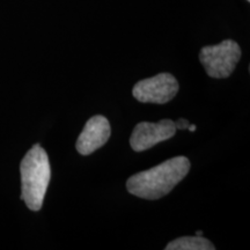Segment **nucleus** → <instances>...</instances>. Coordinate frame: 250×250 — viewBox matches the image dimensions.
Masks as SVG:
<instances>
[{"label":"nucleus","mask_w":250,"mask_h":250,"mask_svg":"<svg viewBox=\"0 0 250 250\" xmlns=\"http://www.w3.org/2000/svg\"><path fill=\"white\" fill-rule=\"evenodd\" d=\"M166 250H214L211 241L203 236H183L168 243Z\"/></svg>","instance_id":"nucleus-7"},{"label":"nucleus","mask_w":250,"mask_h":250,"mask_svg":"<svg viewBox=\"0 0 250 250\" xmlns=\"http://www.w3.org/2000/svg\"><path fill=\"white\" fill-rule=\"evenodd\" d=\"M176 130L175 122L171 120H161L158 123L142 122L134 126L131 134V148L134 152L147 151L156 144L173 138Z\"/></svg>","instance_id":"nucleus-5"},{"label":"nucleus","mask_w":250,"mask_h":250,"mask_svg":"<svg viewBox=\"0 0 250 250\" xmlns=\"http://www.w3.org/2000/svg\"><path fill=\"white\" fill-rule=\"evenodd\" d=\"M247 1H250V0H247Z\"/></svg>","instance_id":"nucleus-11"},{"label":"nucleus","mask_w":250,"mask_h":250,"mask_svg":"<svg viewBox=\"0 0 250 250\" xmlns=\"http://www.w3.org/2000/svg\"><path fill=\"white\" fill-rule=\"evenodd\" d=\"M241 58V48L233 40H225L217 45H208L199 52V62L208 77L228 78Z\"/></svg>","instance_id":"nucleus-3"},{"label":"nucleus","mask_w":250,"mask_h":250,"mask_svg":"<svg viewBox=\"0 0 250 250\" xmlns=\"http://www.w3.org/2000/svg\"><path fill=\"white\" fill-rule=\"evenodd\" d=\"M20 173L22 186L21 199L29 210L40 211L51 179L49 156L42 146L37 144L28 151L21 161Z\"/></svg>","instance_id":"nucleus-2"},{"label":"nucleus","mask_w":250,"mask_h":250,"mask_svg":"<svg viewBox=\"0 0 250 250\" xmlns=\"http://www.w3.org/2000/svg\"><path fill=\"white\" fill-rule=\"evenodd\" d=\"M189 159L175 156L148 170L134 174L126 182L131 195L144 199H159L168 195L189 173Z\"/></svg>","instance_id":"nucleus-1"},{"label":"nucleus","mask_w":250,"mask_h":250,"mask_svg":"<svg viewBox=\"0 0 250 250\" xmlns=\"http://www.w3.org/2000/svg\"><path fill=\"white\" fill-rule=\"evenodd\" d=\"M190 123L188 122L187 120H184V118H180V120H177L175 122V126H176V129H180V130H186L189 127Z\"/></svg>","instance_id":"nucleus-8"},{"label":"nucleus","mask_w":250,"mask_h":250,"mask_svg":"<svg viewBox=\"0 0 250 250\" xmlns=\"http://www.w3.org/2000/svg\"><path fill=\"white\" fill-rule=\"evenodd\" d=\"M179 83L170 73H160L158 76L140 80L133 86L134 99L143 103L165 104L176 96Z\"/></svg>","instance_id":"nucleus-4"},{"label":"nucleus","mask_w":250,"mask_h":250,"mask_svg":"<svg viewBox=\"0 0 250 250\" xmlns=\"http://www.w3.org/2000/svg\"><path fill=\"white\" fill-rule=\"evenodd\" d=\"M196 129H197V126H196L195 124H190L189 127H188V130L191 131V132H193V131H196Z\"/></svg>","instance_id":"nucleus-9"},{"label":"nucleus","mask_w":250,"mask_h":250,"mask_svg":"<svg viewBox=\"0 0 250 250\" xmlns=\"http://www.w3.org/2000/svg\"><path fill=\"white\" fill-rule=\"evenodd\" d=\"M110 124L102 115H96L87 121L77 140L76 148L81 155H89L102 147L110 138Z\"/></svg>","instance_id":"nucleus-6"},{"label":"nucleus","mask_w":250,"mask_h":250,"mask_svg":"<svg viewBox=\"0 0 250 250\" xmlns=\"http://www.w3.org/2000/svg\"><path fill=\"white\" fill-rule=\"evenodd\" d=\"M196 235L202 236V235H203V232H202V230H197V232H196Z\"/></svg>","instance_id":"nucleus-10"}]
</instances>
